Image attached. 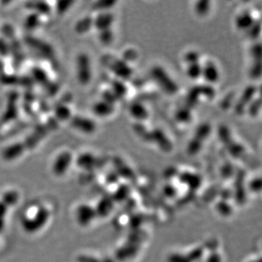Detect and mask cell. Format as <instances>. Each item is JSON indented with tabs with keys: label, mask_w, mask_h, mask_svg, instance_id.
I'll use <instances>...</instances> for the list:
<instances>
[{
	"label": "cell",
	"mask_w": 262,
	"mask_h": 262,
	"mask_svg": "<svg viewBox=\"0 0 262 262\" xmlns=\"http://www.w3.org/2000/svg\"><path fill=\"white\" fill-rule=\"evenodd\" d=\"M73 161V154L68 150L60 151L53 160L52 171L57 177H62L67 173Z\"/></svg>",
	"instance_id": "5"
},
{
	"label": "cell",
	"mask_w": 262,
	"mask_h": 262,
	"mask_svg": "<svg viewBox=\"0 0 262 262\" xmlns=\"http://www.w3.org/2000/svg\"><path fill=\"white\" fill-rule=\"evenodd\" d=\"M120 180V177L117 175L116 171H111L109 173L107 174V176L106 177V181L107 184L109 185H114L116 184Z\"/></svg>",
	"instance_id": "55"
},
{
	"label": "cell",
	"mask_w": 262,
	"mask_h": 262,
	"mask_svg": "<svg viewBox=\"0 0 262 262\" xmlns=\"http://www.w3.org/2000/svg\"><path fill=\"white\" fill-rule=\"evenodd\" d=\"M115 201L113 200L111 196H105L101 198L98 202L95 208L96 214L100 217H106L113 211Z\"/></svg>",
	"instance_id": "22"
},
{
	"label": "cell",
	"mask_w": 262,
	"mask_h": 262,
	"mask_svg": "<svg viewBox=\"0 0 262 262\" xmlns=\"http://www.w3.org/2000/svg\"><path fill=\"white\" fill-rule=\"evenodd\" d=\"M139 245L127 242V244H125L116 250V259L121 262H125L129 259L133 258L139 252Z\"/></svg>",
	"instance_id": "19"
},
{
	"label": "cell",
	"mask_w": 262,
	"mask_h": 262,
	"mask_svg": "<svg viewBox=\"0 0 262 262\" xmlns=\"http://www.w3.org/2000/svg\"><path fill=\"white\" fill-rule=\"evenodd\" d=\"M97 216L95 208L88 204H82L77 208L76 218L79 225L87 227L92 223V221Z\"/></svg>",
	"instance_id": "11"
},
{
	"label": "cell",
	"mask_w": 262,
	"mask_h": 262,
	"mask_svg": "<svg viewBox=\"0 0 262 262\" xmlns=\"http://www.w3.org/2000/svg\"><path fill=\"white\" fill-rule=\"evenodd\" d=\"M101 262H115V260L112 258H110V257H106L105 259H103L102 261H101Z\"/></svg>",
	"instance_id": "62"
},
{
	"label": "cell",
	"mask_w": 262,
	"mask_h": 262,
	"mask_svg": "<svg viewBox=\"0 0 262 262\" xmlns=\"http://www.w3.org/2000/svg\"><path fill=\"white\" fill-rule=\"evenodd\" d=\"M143 218L142 217L141 215H135L130 220V226L133 229H137V228H139L140 226H141L142 222H143Z\"/></svg>",
	"instance_id": "54"
},
{
	"label": "cell",
	"mask_w": 262,
	"mask_h": 262,
	"mask_svg": "<svg viewBox=\"0 0 262 262\" xmlns=\"http://www.w3.org/2000/svg\"><path fill=\"white\" fill-rule=\"evenodd\" d=\"M7 212V205L4 202H0V219L4 217Z\"/></svg>",
	"instance_id": "61"
},
{
	"label": "cell",
	"mask_w": 262,
	"mask_h": 262,
	"mask_svg": "<svg viewBox=\"0 0 262 262\" xmlns=\"http://www.w3.org/2000/svg\"><path fill=\"white\" fill-rule=\"evenodd\" d=\"M110 90L112 91L116 97L119 99H122L126 97L127 92H128V88L126 86V82L121 80V79L115 78L112 79L109 82V88Z\"/></svg>",
	"instance_id": "25"
},
{
	"label": "cell",
	"mask_w": 262,
	"mask_h": 262,
	"mask_svg": "<svg viewBox=\"0 0 262 262\" xmlns=\"http://www.w3.org/2000/svg\"><path fill=\"white\" fill-rule=\"evenodd\" d=\"M133 132L136 133V135L139 137L141 139L146 143H150L151 130H149L144 123L135 122L133 123Z\"/></svg>",
	"instance_id": "30"
},
{
	"label": "cell",
	"mask_w": 262,
	"mask_h": 262,
	"mask_svg": "<svg viewBox=\"0 0 262 262\" xmlns=\"http://www.w3.org/2000/svg\"><path fill=\"white\" fill-rule=\"evenodd\" d=\"M128 112L130 116L135 119L136 122L143 123L150 117V112L146 106L139 100L133 101L128 106Z\"/></svg>",
	"instance_id": "15"
},
{
	"label": "cell",
	"mask_w": 262,
	"mask_h": 262,
	"mask_svg": "<svg viewBox=\"0 0 262 262\" xmlns=\"http://www.w3.org/2000/svg\"><path fill=\"white\" fill-rule=\"evenodd\" d=\"M76 77L77 82L82 86L88 85L92 77L91 59L87 53L81 52L76 58Z\"/></svg>",
	"instance_id": "4"
},
{
	"label": "cell",
	"mask_w": 262,
	"mask_h": 262,
	"mask_svg": "<svg viewBox=\"0 0 262 262\" xmlns=\"http://www.w3.org/2000/svg\"><path fill=\"white\" fill-rule=\"evenodd\" d=\"M113 164L115 171L119 176L120 178L123 177L126 180H133L135 178V173L133 169L122 158L114 157Z\"/></svg>",
	"instance_id": "16"
},
{
	"label": "cell",
	"mask_w": 262,
	"mask_h": 262,
	"mask_svg": "<svg viewBox=\"0 0 262 262\" xmlns=\"http://www.w3.org/2000/svg\"><path fill=\"white\" fill-rule=\"evenodd\" d=\"M204 247L207 248L209 251H216V248L218 247V242L216 238H213V239H210V240H207V242L205 243V245Z\"/></svg>",
	"instance_id": "57"
},
{
	"label": "cell",
	"mask_w": 262,
	"mask_h": 262,
	"mask_svg": "<svg viewBox=\"0 0 262 262\" xmlns=\"http://www.w3.org/2000/svg\"><path fill=\"white\" fill-rule=\"evenodd\" d=\"M69 123L72 128L84 134H92L97 130L95 121L87 116L73 115Z\"/></svg>",
	"instance_id": "7"
},
{
	"label": "cell",
	"mask_w": 262,
	"mask_h": 262,
	"mask_svg": "<svg viewBox=\"0 0 262 262\" xmlns=\"http://www.w3.org/2000/svg\"><path fill=\"white\" fill-rule=\"evenodd\" d=\"M198 87L200 89L201 96H204L206 99H214L215 97H216V89H214L213 85L208 84V83H204V84L198 85Z\"/></svg>",
	"instance_id": "42"
},
{
	"label": "cell",
	"mask_w": 262,
	"mask_h": 262,
	"mask_svg": "<svg viewBox=\"0 0 262 262\" xmlns=\"http://www.w3.org/2000/svg\"><path fill=\"white\" fill-rule=\"evenodd\" d=\"M179 172L177 171V169L175 167H171V168H168L167 170H165V177H173L174 176H178Z\"/></svg>",
	"instance_id": "60"
},
{
	"label": "cell",
	"mask_w": 262,
	"mask_h": 262,
	"mask_svg": "<svg viewBox=\"0 0 262 262\" xmlns=\"http://www.w3.org/2000/svg\"><path fill=\"white\" fill-rule=\"evenodd\" d=\"M184 62L187 65L200 62V54L197 50H188L184 55Z\"/></svg>",
	"instance_id": "45"
},
{
	"label": "cell",
	"mask_w": 262,
	"mask_h": 262,
	"mask_svg": "<svg viewBox=\"0 0 262 262\" xmlns=\"http://www.w3.org/2000/svg\"><path fill=\"white\" fill-rule=\"evenodd\" d=\"M92 28H93V16L87 15L76 22L74 25V31L77 34L82 35L89 32Z\"/></svg>",
	"instance_id": "24"
},
{
	"label": "cell",
	"mask_w": 262,
	"mask_h": 262,
	"mask_svg": "<svg viewBox=\"0 0 262 262\" xmlns=\"http://www.w3.org/2000/svg\"><path fill=\"white\" fill-rule=\"evenodd\" d=\"M248 188L252 193L258 194L262 191V178L260 177H254L248 184Z\"/></svg>",
	"instance_id": "52"
},
{
	"label": "cell",
	"mask_w": 262,
	"mask_h": 262,
	"mask_svg": "<svg viewBox=\"0 0 262 262\" xmlns=\"http://www.w3.org/2000/svg\"><path fill=\"white\" fill-rule=\"evenodd\" d=\"M174 118L180 124H188L193 119L192 109L185 106L179 107L174 113Z\"/></svg>",
	"instance_id": "28"
},
{
	"label": "cell",
	"mask_w": 262,
	"mask_h": 262,
	"mask_svg": "<svg viewBox=\"0 0 262 262\" xmlns=\"http://www.w3.org/2000/svg\"><path fill=\"white\" fill-rule=\"evenodd\" d=\"M3 228V224H2V219H0V230Z\"/></svg>",
	"instance_id": "64"
},
{
	"label": "cell",
	"mask_w": 262,
	"mask_h": 262,
	"mask_svg": "<svg viewBox=\"0 0 262 262\" xmlns=\"http://www.w3.org/2000/svg\"><path fill=\"white\" fill-rule=\"evenodd\" d=\"M262 262V259H255V260H252V261H250V262Z\"/></svg>",
	"instance_id": "63"
},
{
	"label": "cell",
	"mask_w": 262,
	"mask_h": 262,
	"mask_svg": "<svg viewBox=\"0 0 262 262\" xmlns=\"http://www.w3.org/2000/svg\"><path fill=\"white\" fill-rule=\"evenodd\" d=\"M233 95L232 94H229V95H227L225 97L224 99H222V101H221V107L222 109H227V108H229L230 106L232 105V102L233 101Z\"/></svg>",
	"instance_id": "58"
},
{
	"label": "cell",
	"mask_w": 262,
	"mask_h": 262,
	"mask_svg": "<svg viewBox=\"0 0 262 262\" xmlns=\"http://www.w3.org/2000/svg\"><path fill=\"white\" fill-rule=\"evenodd\" d=\"M162 192H163L164 195L166 197L172 199V198L177 196V194H178V189L173 184H167L164 186Z\"/></svg>",
	"instance_id": "51"
},
{
	"label": "cell",
	"mask_w": 262,
	"mask_h": 262,
	"mask_svg": "<svg viewBox=\"0 0 262 262\" xmlns=\"http://www.w3.org/2000/svg\"><path fill=\"white\" fill-rule=\"evenodd\" d=\"M218 138L231 156L239 158L244 155L245 147L234 140L229 127L226 125H221L218 127Z\"/></svg>",
	"instance_id": "3"
},
{
	"label": "cell",
	"mask_w": 262,
	"mask_h": 262,
	"mask_svg": "<svg viewBox=\"0 0 262 262\" xmlns=\"http://www.w3.org/2000/svg\"><path fill=\"white\" fill-rule=\"evenodd\" d=\"M54 113H55V119L61 123L66 122V121L70 122V120L72 119L73 116L72 109H70V107L64 103L55 106Z\"/></svg>",
	"instance_id": "26"
},
{
	"label": "cell",
	"mask_w": 262,
	"mask_h": 262,
	"mask_svg": "<svg viewBox=\"0 0 262 262\" xmlns=\"http://www.w3.org/2000/svg\"><path fill=\"white\" fill-rule=\"evenodd\" d=\"M48 213L47 212V210L41 209L39 212H38L34 216V219L31 221H26V223L29 224L26 225V228L28 230H30L29 231H33V230H37L41 228L46 221H48ZM25 226V225H24Z\"/></svg>",
	"instance_id": "23"
},
{
	"label": "cell",
	"mask_w": 262,
	"mask_h": 262,
	"mask_svg": "<svg viewBox=\"0 0 262 262\" xmlns=\"http://www.w3.org/2000/svg\"><path fill=\"white\" fill-rule=\"evenodd\" d=\"M261 109H262L261 97H257V98L255 97V99H253L251 103L248 105L245 112L248 113V116L255 118L258 116L259 113L261 112Z\"/></svg>",
	"instance_id": "37"
},
{
	"label": "cell",
	"mask_w": 262,
	"mask_h": 262,
	"mask_svg": "<svg viewBox=\"0 0 262 262\" xmlns=\"http://www.w3.org/2000/svg\"><path fill=\"white\" fill-rule=\"evenodd\" d=\"M234 174V168H233V166H232L230 162L225 163L224 165L221 167V177L225 178V179H229V178H231Z\"/></svg>",
	"instance_id": "49"
},
{
	"label": "cell",
	"mask_w": 262,
	"mask_h": 262,
	"mask_svg": "<svg viewBox=\"0 0 262 262\" xmlns=\"http://www.w3.org/2000/svg\"><path fill=\"white\" fill-rule=\"evenodd\" d=\"M167 262H191L187 255L180 252H173L167 257Z\"/></svg>",
	"instance_id": "48"
},
{
	"label": "cell",
	"mask_w": 262,
	"mask_h": 262,
	"mask_svg": "<svg viewBox=\"0 0 262 262\" xmlns=\"http://www.w3.org/2000/svg\"><path fill=\"white\" fill-rule=\"evenodd\" d=\"M211 1L200 0L194 4V11L200 16H205L211 11Z\"/></svg>",
	"instance_id": "35"
},
{
	"label": "cell",
	"mask_w": 262,
	"mask_h": 262,
	"mask_svg": "<svg viewBox=\"0 0 262 262\" xmlns=\"http://www.w3.org/2000/svg\"><path fill=\"white\" fill-rule=\"evenodd\" d=\"M114 22L115 15L110 11L99 12L93 16V28L98 31L112 28Z\"/></svg>",
	"instance_id": "14"
},
{
	"label": "cell",
	"mask_w": 262,
	"mask_h": 262,
	"mask_svg": "<svg viewBox=\"0 0 262 262\" xmlns=\"http://www.w3.org/2000/svg\"><path fill=\"white\" fill-rule=\"evenodd\" d=\"M25 6L30 12H33L41 16H47L53 11L51 5L45 1H30L26 3Z\"/></svg>",
	"instance_id": "20"
},
{
	"label": "cell",
	"mask_w": 262,
	"mask_h": 262,
	"mask_svg": "<svg viewBox=\"0 0 262 262\" xmlns=\"http://www.w3.org/2000/svg\"><path fill=\"white\" fill-rule=\"evenodd\" d=\"M150 75L154 82L164 92L169 95H173L178 92L179 86L162 66L154 65L150 70Z\"/></svg>",
	"instance_id": "2"
},
{
	"label": "cell",
	"mask_w": 262,
	"mask_h": 262,
	"mask_svg": "<svg viewBox=\"0 0 262 262\" xmlns=\"http://www.w3.org/2000/svg\"><path fill=\"white\" fill-rule=\"evenodd\" d=\"M248 35L252 39H256L260 37L262 32V21L261 20H255L254 24L252 25L248 31Z\"/></svg>",
	"instance_id": "47"
},
{
	"label": "cell",
	"mask_w": 262,
	"mask_h": 262,
	"mask_svg": "<svg viewBox=\"0 0 262 262\" xmlns=\"http://www.w3.org/2000/svg\"><path fill=\"white\" fill-rule=\"evenodd\" d=\"M245 172L244 170L238 171L236 177L234 190H232L233 196L238 204H245L246 200V190L245 187Z\"/></svg>",
	"instance_id": "17"
},
{
	"label": "cell",
	"mask_w": 262,
	"mask_h": 262,
	"mask_svg": "<svg viewBox=\"0 0 262 262\" xmlns=\"http://www.w3.org/2000/svg\"><path fill=\"white\" fill-rule=\"evenodd\" d=\"M101 61L103 65L113 73L116 78L121 79L125 82L126 80H129L133 76L134 72L132 66L124 62L122 58L110 54H106L101 58Z\"/></svg>",
	"instance_id": "1"
},
{
	"label": "cell",
	"mask_w": 262,
	"mask_h": 262,
	"mask_svg": "<svg viewBox=\"0 0 262 262\" xmlns=\"http://www.w3.org/2000/svg\"><path fill=\"white\" fill-rule=\"evenodd\" d=\"M150 143H154L160 150L165 153H169L173 150V143L167 136V133L159 127L151 130V139Z\"/></svg>",
	"instance_id": "8"
},
{
	"label": "cell",
	"mask_w": 262,
	"mask_h": 262,
	"mask_svg": "<svg viewBox=\"0 0 262 262\" xmlns=\"http://www.w3.org/2000/svg\"><path fill=\"white\" fill-rule=\"evenodd\" d=\"M211 132H212V126L210 123H201L200 125H199L195 130L194 137L204 143V141L211 136Z\"/></svg>",
	"instance_id": "32"
},
{
	"label": "cell",
	"mask_w": 262,
	"mask_h": 262,
	"mask_svg": "<svg viewBox=\"0 0 262 262\" xmlns=\"http://www.w3.org/2000/svg\"><path fill=\"white\" fill-rule=\"evenodd\" d=\"M10 51V46L4 38H0V55L7 56Z\"/></svg>",
	"instance_id": "56"
},
{
	"label": "cell",
	"mask_w": 262,
	"mask_h": 262,
	"mask_svg": "<svg viewBox=\"0 0 262 262\" xmlns=\"http://www.w3.org/2000/svg\"><path fill=\"white\" fill-rule=\"evenodd\" d=\"M253 61H262V45L260 42L255 43L252 45L249 50Z\"/></svg>",
	"instance_id": "50"
},
{
	"label": "cell",
	"mask_w": 262,
	"mask_h": 262,
	"mask_svg": "<svg viewBox=\"0 0 262 262\" xmlns=\"http://www.w3.org/2000/svg\"><path fill=\"white\" fill-rule=\"evenodd\" d=\"M204 253L205 248L204 246H197L195 248H192L186 255L191 262H200L204 258Z\"/></svg>",
	"instance_id": "38"
},
{
	"label": "cell",
	"mask_w": 262,
	"mask_h": 262,
	"mask_svg": "<svg viewBox=\"0 0 262 262\" xmlns=\"http://www.w3.org/2000/svg\"><path fill=\"white\" fill-rule=\"evenodd\" d=\"M255 19L249 11H242L241 13L235 18V26L240 31H248L252 25L254 24Z\"/></svg>",
	"instance_id": "21"
},
{
	"label": "cell",
	"mask_w": 262,
	"mask_h": 262,
	"mask_svg": "<svg viewBox=\"0 0 262 262\" xmlns=\"http://www.w3.org/2000/svg\"><path fill=\"white\" fill-rule=\"evenodd\" d=\"M233 196L232 190L230 188H224L221 192V200L228 201Z\"/></svg>",
	"instance_id": "59"
},
{
	"label": "cell",
	"mask_w": 262,
	"mask_h": 262,
	"mask_svg": "<svg viewBox=\"0 0 262 262\" xmlns=\"http://www.w3.org/2000/svg\"><path fill=\"white\" fill-rule=\"evenodd\" d=\"M115 109H116V106H113L111 104L106 102L102 99H99L98 101L93 103L92 106V113L100 118L109 117L115 112Z\"/></svg>",
	"instance_id": "18"
},
{
	"label": "cell",
	"mask_w": 262,
	"mask_h": 262,
	"mask_svg": "<svg viewBox=\"0 0 262 262\" xmlns=\"http://www.w3.org/2000/svg\"><path fill=\"white\" fill-rule=\"evenodd\" d=\"M116 4V0H98L92 4V10L93 11H96L97 13L104 12V11H109L115 6Z\"/></svg>",
	"instance_id": "33"
},
{
	"label": "cell",
	"mask_w": 262,
	"mask_h": 262,
	"mask_svg": "<svg viewBox=\"0 0 262 262\" xmlns=\"http://www.w3.org/2000/svg\"><path fill=\"white\" fill-rule=\"evenodd\" d=\"M204 142H202L200 139L193 137L190 141L187 143V152L190 155H195L197 154L203 148Z\"/></svg>",
	"instance_id": "39"
},
{
	"label": "cell",
	"mask_w": 262,
	"mask_h": 262,
	"mask_svg": "<svg viewBox=\"0 0 262 262\" xmlns=\"http://www.w3.org/2000/svg\"><path fill=\"white\" fill-rule=\"evenodd\" d=\"M139 52L137 51V49L134 48H127L123 51L121 58L130 65V63L136 62L139 59Z\"/></svg>",
	"instance_id": "43"
},
{
	"label": "cell",
	"mask_w": 262,
	"mask_h": 262,
	"mask_svg": "<svg viewBox=\"0 0 262 262\" xmlns=\"http://www.w3.org/2000/svg\"><path fill=\"white\" fill-rule=\"evenodd\" d=\"M75 4L74 1H70V0L58 1V2L55 3V12L59 15H65L73 6V4Z\"/></svg>",
	"instance_id": "41"
},
{
	"label": "cell",
	"mask_w": 262,
	"mask_h": 262,
	"mask_svg": "<svg viewBox=\"0 0 262 262\" xmlns=\"http://www.w3.org/2000/svg\"><path fill=\"white\" fill-rule=\"evenodd\" d=\"M248 75L252 79H259L262 76V61H253L250 68L248 70Z\"/></svg>",
	"instance_id": "44"
},
{
	"label": "cell",
	"mask_w": 262,
	"mask_h": 262,
	"mask_svg": "<svg viewBox=\"0 0 262 262\" xmlns=\"http://www.w3.org/2000/svg\"><path fill=\"white\" fill-rule=\"evenodd\" d=\"M131 194V187L128 184H120L119 187L116 188V190L112 194L113 200L115 202H123L128 199Z\"/></svg>",
	"instance_id": "31"
},
{
	"label": "cell",
	"mask_w": 262,
	"mask_h": 262,
	"mask_svg": "<svg viewBox=\"0 0 262 262\" xmlns=\"http://www.w3.org/2000/svg\"><path fill=\"white\" fill-rule=\"evenodd\" d=\"M186 74L192 80H198L202 77V64L197 62L190 65H187Z\"/></svg>",
	"instance_id": "34"
},
{
	"label": "cell",
	"mask_w": 262,
	"mask_h": 262,
	"mask_svg": "<svg viewBox=\"0 0 262 262\" xmlns=\"http://www.w3.org/2000/svg\"><path fill=\"white\" fill-rule=\"evenodd\" d=\"M201 94L200 92V89L198 85L194 86L193 88L189 89L187 92L186 98H185V105L189 109H193L199 105L200 99Z\"/></svg>",
	"instance_id": "27"
},
{
	"label": "cell",
	"mask_w": 262,
	"mask_h": 262,
	"mask_svg": "<svg viewBox=\"0 0 262 262\" xmlns=\"http://www.w3.org/2000/svg\"><path fill=\"white\" fill-rule=\"evenodd\" d=\"M204 262H222V258L217 251H211L204 259Z\"/></svg>",
	"instance_id": "53"
},
{
	"label": "cell",
	"mask_w": 262,
	"mask_h": 262,
	"mask_svg": "<svg viewBox=\"0 0 262 262\" xmlns=\"http://www.w3.org/2000/svg\"><path fill=\"white\" fill-rule=\"evenodd\" d=\"M102 162L101 158H99L94 154L88 152V151L80 154L76 159L77 166L79 168L87 171L93 170L96 167H99Z\"/></svg>",
	"instance_id": "10"
},
{
	"label": "cell",
	"mask_w": 262,
	"mask_h": 262,
	"mask_svg": "<svg viewBox=\"0 0 262 262\" xmlns=\"http://www.w3.org/2000/svg\"><path fill=\"white\" fill-rule=\"evenodd\" d=\"M257 92V88L255 85H248L244 89L240 97L238 98L236 102L234 103V112L241 116L245 114L246 109L248 105L251 103L252 100L255 99V95Z\"/></svg>",
	"instance_id": "6"
},
{
	"label": "cell",
	"mask_w": 262,
	"mask_h": 262,
	"mask_svg": "<svg viewBox=\"0 0 262 262\" xmlns=\"http://www.w3.org/2000/svg\"><path fill=\"white\" fill-rule=\"evenodd\" d=\"M27 150V145L25 142L18 141L8 144L1 150V157L5 161H13L17 160L23 155Z\"/></svg>",
	"instance_id": "9"
},
{
	"label": "cell",
	"mask_w": 262,
	"mask_h": 262,
	"mask_svg": "<svg viewBox=\"0 0 262 262\" xmlns=\"http://www.w3.org/2000/svg\"><path fill=\"white\" fill-rule=\"evenodd\" d=\"M178 179L190 191H197L202 185V177L195 172L189 170L182 171L178 174Z\"/></svg>",
	"instance_id": "13"
},
{
	"label": "cell",
	"mask_w": 262,
	"mask_h": 262,
	"mask_svg": "<svg viewBox=\"0 0 262 262\" xmlns=\"http://www.w3.org/2000/svg\"><path fill=\"white\" fill-rule=\"evenodd\" d=\"M41 15L30 12L29 15H27V17L24 21V28H26L28 31H32L37 30L42 24Z\"/></svg>",
	"instance_id": "29"
},
{
	"label": "cell",
	"mask_w": 262,
	"mask_h": 262,
	"mask_svg": "<svg viewBox=\"0 0 262 262\" xmlns=\"http://www.w3.org/2000/svg\"><path fill=\"white\" fill-rule=\"evenodd\" d=\"M216 210L217 211L218 214L225 217L231 216L233 212V209L231 204L228 201L222 200H220L216 204Z\"/></svg>",
	"instance_id": "36"
},
{
	"label": "cell",
	"mask_w": 262,
	"mask_h": 262,
	"mask_svg": "<svg viewBox=\"0 0 262 262\" xmlns=\"http://www.w3.org/2000/svg\"><path fill=\"white\" fill-rule=\"evenodd\" d=\"M100 99H102L106 102L111 104L113 106H116V103L119 101L120 99L116 97V94L110 90V89H105L101 92V98Z\"/></svg>",
	"instance_id": "46"
},
{
	"label": "cell",
	"mask_w": 262,
	"mask_h": 262,
	"mask_svg": "<svg viewBox=\"0 0 262 262\" xmlns=\"http://www.w3.org/2000/svg\"><path fill=\"white\" fill-rule=\"evenodd\" d=\"M208 84L213 85L220 79V71L215 62L207 60L202 64V77Z\"/></svg>",
	"instance_id": "12"
},
{
	"label": "cell",
	"mask_w": 262,
	"mask_h": 262,
	"mask_svg": "<svg viewBox=\"0 0 262 262\" xmlns=\"http://www.w3.org/2000/svg\"><path fill=\"white\" fill-rule=\"evenodd\" d=\"M98 38H99V42L102 45H111L113 42H114V39H115V35H114V31H113L112 28L103 30V31H99Z\"/></svg>",
	"instance_id": "40"
}]
</instances>
